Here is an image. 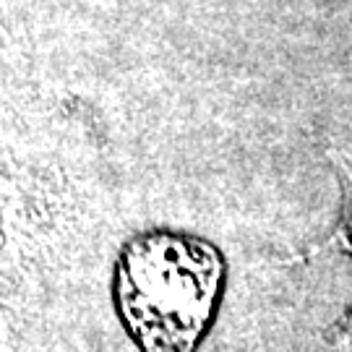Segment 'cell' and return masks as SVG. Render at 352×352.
<instances>
[{"label":"cell","mask_w":352,"mask_h":352,"mask_svg":"<svg viewBox=\"0 0 352 352\" xmlns=\"http://www.w3.org/2000/svg\"><path fill=\"white\" fill-rule=\"evenodd\" d=\"M222 285V258L209 243L146 232L120 256L118 305L146 352H190L209 324Z\"/></svg>","instance_id":"6da1fadb"},{"label":"cell","mask_w":352,"mask_h":352,"mask_svg":"<svg viewBox=\"0 0 352 352\" xmlns=\"http://www.w3.org/2000/svg\"><path fill=\"white\" fill-rule=\"evenodd\" d=\"M337 347H340V352H352V314L347 316V321H342V329L337 334Z\"/></svg>","instance_id":"3957f363"},{"label":"cell","mask_w":352,"mask_h":352,"mask_svg":"<svg viewBox=\"0 0 352 352\" xmlns=\"http://www.w3.org/2000/svg\"><path fill=\"white\" fill-rule=\"evenodd\" d=\"M340 173H342V183H344V209H342V222L334 232V238L329 240V245H342L352 251V164L350 162H340Z\"/></svg>","instance_id":"7a4b0ae2"}]
</instances>
